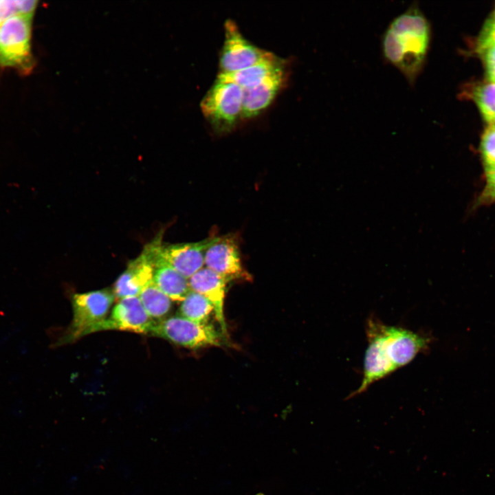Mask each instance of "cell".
Listing matches in <instances>:
<instances>
[{
	"mask_svg": "<svg viewBox=\"0 0 495 495\" xmlns=\"http://www.w3.org/2000/svg\"><path fill=\"white\" fill-rule=\"evenodd\" d=\"M287 77L285 63L257 85L243 89L242 119L253 118L269 107L283 87Z\"/></svg>",
	"mask_w": 495,
	"mask_h": 495,
	"instance_id": "obj_12",
	"label": "cell"
},
{
	"mask_svg": "<svg viewBox=\"0 0 495 495\" xmlns=\"http://www.w3.org/2000/svg\"><path fill=\"white\" fill-rule=\"evenodd\" d=\"M490 19L495 21V8L492 12V16Z\"/></svg>",
	"mask_w": 495,
	"mask_h": 495,
	"instance_id": "obj_25",
	"label": "cell"
},
{
	"mask_svg": "<svg viewBox=\"0 0 495 495\" xmlns=\"http://www.w3.org/2000/svg\"><path fill=\"white\" fill-rule=\"evenodd\" d=\"M147 314L155 320L165 318L172 307V300L162 292L153 280L148 283L138 296Z\"/></svg>",
	"mask_w": 495,
	"mask_h": 495,
	"instance_id": "obj_16",
	"label": "cell"
},
{
	"mask_svg": "<svg viewBox=\"0 0 495 495\" xmlns=\"http://www.w3.org/2000/svg\"><path fill=\"white\" fill-rule=\"evenodd\" d=\"M243 89L234 82L217 78L204 96L200 107L213 130L224 134L242 119Z\"/></svg>",
	"mask_w": 495,
	"mask_h": 495,
	"instance_id": "obj_3",
	"label": "cell"
},
{
	"mask_svg": "<svg viewBox=\"0 0 495 495\" xmlns=\"http://www.w3.org/2000/svg\"><path fill=\"white\" fill-rule=\"evenodd\" d=\"M17 14L16 1L0 0V21L3 22L10 16Z\"/></svg>",
	"mask_w": 495,
	"mask_h": 495,
	"instance_id": "obj_24",
	"label": "cell"
},
{
	"mask_svg": "<svg viewBox=\"0 0 495 495\" xmlns=\"http://www.w3.org/2000/svg\"><path fill=\"white\" fill-rule=\"evenodd\" d=\"M162 243L156 250L153 281L172 300L181 302L191 291L189 280L160 257L158 251Z\"/></svg>",
	"mask_w": 495,
	"mask_h": 495,
	"instance_id": "obj_14",
	"label": "cell"
},
{
	"mask_svg": "<svg viewBox=\"0 0 495 495\" xmlns=\"http://www.w3.org/2000/svg\"><path fill=\"white\" fill-rule=\"evenodd\" d=\"M494 124H495V122H494Z\"/></svg>",
	"mask_w": 495,
	"mask_h": 495,
	"instance_id": "obj_28",
	"label": "cell"
},
{
	"mask_svg": "<svg viewBox=\"0 0 495 495\" xmlns=\"http://www.w3.org/2000/svg\"><path fill=\"white\" fill-rule=\"evenodd\" d=\"M212 311L211 302L203 295L192 290L181 301L179 309V316L201 324L208 323Z\"/></svg>",
	"mask_w": 495,
	"mask_h": 495,
	"instance_id": "obj_17",
	"label": "cell"
},
{
	"mask_svg": "<svg viewBox=\"0 0 495 495\" xmlns=\"http://www.w3.org/2000/svg\"><path fill=\"white\" fill-rule=\"evenodd\" d=\"M485 184L477 197L474 207L495 204V167L484 170Z\"/></svg>",
	"mask_w": 495,
	"mask_h": 495,
	"instance_id": "obj_20",
	"label": "cell"
},
{
	"mask_svg": "<svg viewBox=\"0 0 495 495\" xmlns=\"http://www.w3.org/2000/svg\"><path fill=\"white\" fill-rule=\"evenodd\" d=\"M37 3L36 1H16L17 14L32 19Z\"/></svg>",
	"mask_w": 495,
	"mask_h": 495,
	"instance_id": "obj_23",
	"label": "cell"
},
{
	"mask_svg": "<svg viewBox=\"0 0 495 495\" xmlns=\"http://www.w3.org/2000/svg\"><path fill=\"white\" fill-rule=\"evenodd\" d=\"M368 346L365 352L363 377L350 397L364 392L372 384L410 363L427 351L430 338L402 327L388 326L374 317L366 324Z\"/></svg>",
	"mask_w": 495,
	"mask_h": 495,
	"instance_id": "obj_1",
	"label": "cell"
},
{
	"mask_svg": "<svg viewBox=\"0 0 495 495\" xmlns=\"http://www.w3.org/2000/svg\"><path fill=\"white\" fill-rule=\"evenodd\" d=\"M430 40L428 20L417 6H410L395 17L385 31L383 54L412 83L423 69Z\"/></svg>",
	"mask_w": 495,
	"mask_h": 495,
	"instance_id": "obj_2",
	"label": "cell"
},
{
	"mask_svg": "<svg viewBox=\"0 0 495 495\" xmlns=\"http://www.w3.org/2000/svg\"><path fill=\"white\" fill-rule=\"evenodd\" d=\"M481 56L488 78L495 76V45H492L483 50L478 51Z\"/></svg>",
	"mask_w": 495,
	"mask_h": 495,
	"instance_id": "obj_22",
	"label": "cell"
},
{
	"mask_svg": "<svg viewBox=\"0 0 495 495\" xmlns=\"http://www.w3.org/2000/svg\"><path fill=\"white\" fill-rule=\"evenodd\" d=\"M495 45V21L489 19L484 24L478 38L477 51Z\"/></svg>",
	"mask_w": 495,
	"mask_h": 495,
	"instance_id": "obj_21",
	"label": "cell"
},
{
	"mask_svg": "<svg viewBox=\"0 0 495 495\" xmlns=\"http://www.w3.org/2000/svg\"><path fill=\"white\" fill-rule=\"evenodd\" d=\"M155 320L144 308L138 296L119 299L98 331L120 330L149 334Z\"/></svg>",
	"mask_w": 495,
	"mask_h": 495,
	"instance_id": "obj_9",
	"label": "cell"
},
{
	"mask_svg": "<svg viewBox=\"0 0 495 495\" xmlns=\"http://www.w3.org/2000/svg\"><path fill=\"white\" fill-rule=\"evenodd\" d=\"M256 495H264V494H256Z\"/></svg>",
	"mask_w": 495,
	"mask_h": 495,
	"instance_id": "obj_27",
	"label": "cell"
},
{
	"mask_svg": "<svg viewBox=\"0 0 495 495\" xmlns=\"http://www.w3.org/2000/svg\"><path fill=\"white\" fill-rule=\"evenodd\" d=\"M149 334L190 349L220 346L226 341V337L213 325L197 323L179 315L155 320Z\"/></svg>",
	"mask_w": 495,
	"mask_h": 495,
	"instance_id": "obj_6",
	"label": "cell"
},
{
	"mask_svg": "<svg viewBox=\"0 0 495 495\" xmlns=\"http://www.w3.org/2000/svg\"><path fill=\"white\" fill-rule=\"evenodd\" d=\"M225 39L219 56V73L228 74L251 67L266 58L271 52L248 41L232 20L225 23Z\"/></svg>",
	"mask_w": 495,
	"mask_h": 495,
	"instance_id": "obj_7",
	"label": "cell"
},
{
	"mask_svg": "<svg viewBox=\"0 0 495 495\" xmlns=\"http://www.w3.org/2000/svg\"><path fill=\"white\" fill-rule=\"evenodd\" d=\"M218 237H208L195 243H162L158 253L168 265L189 279L204 267L206 250Z\"/></svg>",
	"mask_w": 495,
	"mask_h": 495,
	"instance_id": "obj_11",
	"label": "cell"
},
{
	"mask_svg": "<svg viewBox=\"0 0 495 495\" xmlns=\"http://www.w3.org/2000/svg\"><path fill=\"white\" fill-rule=\"evenodd\" d=\"M480 152L483 170L495 167V124H490L481 140Z\"/></svg>",
	"mask_w": 495,
	"mask_h": 495,
	"instance_id": "obj_19",
	"label": "cell"
},
{
	"mask_svg": "<svg viewBox=\"0 0 495 495\" xmlns=\"http://www.w3.org/2000/svg\"><path fill=\"white\" fill-rule=\"evenodd\" d=\"M32 19L16 14L0 25V66L27 73L32 69Z\"/></svg>",
	"mask_w": 495,
	"mask_h": 495,
	"instance_id": "obj_5",
	"label": "cell"
},
{
	"mask_svg": "<svg viewBox=\"0 0 495 495\" xmlns=\"http://www.w3.org/2000/svg\"><path fill=\"white\" fill-rule=\"evenodd\" d=\"M188 280L192 291L203 295L211 302L221 332L226 338L228 330L223 308L228 281L206 267L201 268Z\"/></svg>",
	"mask_w": 495,
	"mask_h": 495,
	"instance_id": "obj_13",
	"label": "cell"
},
{
	"mask_svg": "<svg viewBox=\"0 0 495 495\" xmlns=\"http://www.w3.org/2000/svg\"><path fill=\"white\" fill-rule=\"evenodd\" d=\"M206 267L223 276L228 282L233 280L251 279L250 274L243 267L239 246L234 237L225 236L217 240L206 250Z\"/></svg>",
	"mask_w": 495,
	"mask_h": 495,
	"instance_id": "obj_10",
	"label": "cell"
},
{
	"mask_svg": "<svg viewBox=\"0 0 495 495\" xmlns=\"http://www.w3.org/2000/svg\"><path fill=\"white\" fill-rule=\"evenodd\" d=\"M161 241L162 235L159 234L144 247L138 257L128 263L113 286V292L117 298L138 296L142 289L153 280L156 250Z\"/></svg>",
	"mask_w": 495,
	"mask_h": 495,
	"instance_id": "obj_8",
	"label": "cell"
},
{
	"mask_svg": "<svg viewBox=\"0 0 495 495\" xmlns=\"http://www.w3.org/2000/svg\"><path fill=\"white\" fill-rule=\"evenodd\" d=\"M488 79L495 82V76Z\"/></svg>",
	"mask_w": 495,
	"mask_h": 495,
	"instance_id": "obj_26",
	"label": "cell"
},
{
	"mask_svg": "<svg viewBox=\"0 0 495 495\" xmlns=\"http://www.w3.org/2000/svg\"><path fill=\"white\" fill-rule=\"evenodd\" d=\"M115 298L113 289H109L74 294L72 322L56 346L71 343L98 331L100 325L108 318Z\"/></svg>",
	"mask_w": 495,
	"mask_h": 495,
	"instance_id": "obj_4",
	"label": "cell"
},
{
	"mask_svg": "<svg viewBox=\"0 0 495 495\" xmlns=\"http://www.w3.org/2000/svg\"><path fill=\"white\" fill-rule=\"evenodd\" d=\"M285 63V60L271 53L266 58L251 67L232 74H219L217 78L234 82L245 89L257 85Z\"/></svg>",
	"mask_w": 495,
	"mask_h": 495,
	"instance_id": "obj_15",
	"label": "cell"
},
{
	"mask_svg": "<svg viewBox=\"0 0 495 495\" xmlns=\"http://www.w3.org/2000/svg\"><path fill=\"white\" fill-rule=\"evenodd\" d=\"M472 98L484 119L490 124L495 122V82L487 80L474 87Z\"/></svg>",
	"mask_w": 495,
	"mask_h": 495,
	"instance_id": "obj_18",
	"label": "cell"
}]
</instances>
